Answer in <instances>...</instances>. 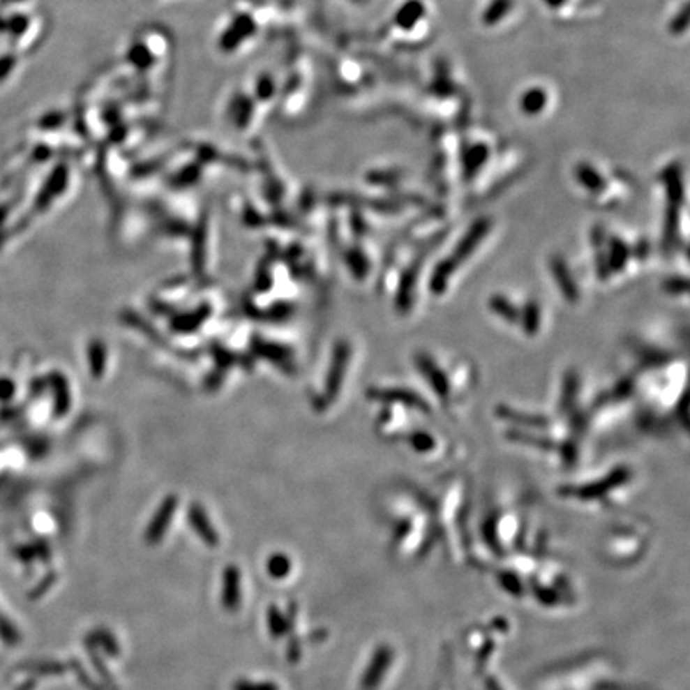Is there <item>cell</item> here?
Masks as SVG:
<instances>
[{
  "instance_id": "6da1fadb",
  "label": "cell",
  "mask_w": 690,
  "mask_h": 690,
  "mask_svg": "<svg viewBox=\"0 0 690 690\" xmlns=\"http://www.w3.org/2000/svg\"><path fill=\"white\" fill-rule=\"evenodd\" d=\"M587 270L592 285L603 290L627 286L641 275L652 261L657 245L644 235L596 224L590 230Z\"/></svg>"
},
{
  "instance_id": "7a4b0ae2",
  "label": "cell",
  "mask_w": 690,
  "mask_h": 690,
  "mask_svg": "<svg viewBox=\"0 0 690 690\" xmlns=\"http://www.w3.org/2000/svg\"><path fill=\"white\" fill-rule=\"evenodd\" d=\"M411 366L436 410L446 416H457L478 389V366L462 353L422 345L412 352Z\"/></svg>"
},
{
  "instance_id": "3957f363",
  "label": "cell",
  "mask_w": 690,
  "mask_h": 690,
  "mask_svg": "<svg viewBox=\"0 0 690 690\" xmlns=\"http://www.w3.org/2000/svg\"><path fill=\"white\" fill-rule=\"evenodd\" d=\"M495 223L490 216H479L454 237L446 235L430 257L423 278V292L430 299L443 301L470 267L481 257L493 239Z\"/></svg>"
},
{
  "instance_id": "277c9868",
  "label": "cell",
  "mask_w": 690,
  "mask_h": 690,
  "mask_svg": "<svg viewBox=\"0 0 690 690\" xmlns=\"http://www.w3.org/2000/svg\"><path fill=\"white\" fill-rule=\"evenodd\" d=\"M486 310L502 328L526 340H539L550 324L543 301L532 292L497 290L486 299Z\"/></svg>"
},
{
  "instance_id": "5b68a950",
  "label": "cell",
  "mask_w": 690,
  "mask_h": 690,
  "mask_svg": "<svg viewBox=\"0 0 690 690\" xmlns=\"http://www.w3.org/2000/svg\"><path fill=\"white\" fill-rule=\"evenodd\" d=\"M660 181L665 187V208L661 216V229L659 241L655 243L659 251L670 261L687 259V218L686 209V187L681 165H670L660 174Z\"/></svg>"
},
{
  "instance_id": "8992f818",
  "label": "cell",
  "mask_w": 690,
  "mask_h": 690,
  "mask_svg": "<svg viewBox=\"0 0 690 690\" xmlns=\"http://www.w3.org/2000/svg\"><path fill=\"white\" fill-rule=\"evenodd\" d=\"M636 478L638 472L631 463L614 462L590 477L561 486L560 494L580 504H609L617 500L622 490H628Z\"/></svg>"
},
{
  "instance_id": "52a82bcc",
  "label": "cell",
  "mask_w": 690,
  "mask_h": 690,
  "mask_svg": "<svg viewBox=\"0 0 690 690\" xmlns=\"http://www.w3.org/2000/svg\"><path fill=\"white\" fill-rule=\"evenodd\" d=\"M545 270L561 301L569 307L580 306L592 283L587 266L572 261L564 251H553L546 256Z\"/></svg>"
},
{
  "instance_id": "ba28073f",
  "label": "cell",
  "mask_w": 690,
  "mask_h": 690,
  "mask_svg": "<svg viewBox=\"0 0 690 690\" xmlns=\"http://www.w3.org/2000/svg\"><path fill=\"white\" fill-rule=\"evenodd\" d=\"M400 444L405 446L414 457L428 462L444 459L452 449L451 440L436 427L433 419L417 421L400 440Z\"/></svg>"
},
{
  "instance_id": "9c48e42d",
  "label": "cell",
  "mask_w": 690,
  "mask_h": 690,
  "mask_svg": "<svg viewBox=\"0 0 690 690\" xmlns=\"http://www.w3.org/2000/svg\"><path fill=\"white\" fill-rule=\"evenodd\" d=\"M573 181L585 190V194L593 197L596 202L607 203L610 194V186L606 176L588 162H580L573 168Z\"/></svg>"
},
{
  "instance_id": "30bf717a",
  "label": "cell",
  "mask_w": 690,
  "mask_h": 690,
  "mask_svg": "<svg viewBox=\"0 0 690 690\" xmlns=\"http://www.w3.org/2000/svg\"><path fill=\"white\" fill-rule=\"evenodd\" d=\"M689 264H684L681 269L673 270V272L666 273L665 278L661 280V292L665 296L671 297L675 301H684V303L687 306L689 302V273H687Z\"/></svg>"
},
{
  "instance_id": "8fae6325",
  "label": "cell",
  "mask_w": 690,
  "mask_h": 690,
  "mask_svg": "<svg viewBox=\"0 0 690 690\" xmlns=\"http://www.w3.org/2000/svg\"><path fill=\"white\" fill-rule=\"evenodd\" d=\"M489 157L488 147L483 144L473 146L470 151L465 152V156L462 158V176L465 182H472L477 174L481 171L483 165L486 163V160Z\"/></svg>"
},
{
  "instance_id": "7c38bea8",
  "label": "cell",
  "mask_w": 690,
  "mask_h": 690,
  "mask_svg": "<svg viewBox=\"0 0 690 690\" xmlns=\"http://www.w3.org/2000/svg\"><path fill=\"white\" fill-rule=\"evenodd\" d=\"M425 16V5L422 0H407L395 15V23L405 31H411Z\"/></svg>"
},
{
  "instance_id": "4fadbf2b",
  "label": "cell",
  "mask_w": 690,
  "mask_h": 690,
  "mask_svg": "<svg viewBox=\"0 0 690 690\" xmlns=\"http://www.w3.org/2000/svg\"><path fill=\"white\" fill-rule=\"evenodd\" d=\"M223 603L225 609L234 610L240 604V572L237 567L230 566L224 572V592Z\"/></svg>"
},
{
  "instance_id": "5bb4252c",
  "label": "cell",
  "mask_w": 690,
  "mask_h": 690,
  "mask_svg": "<svg viewBox=\"0 0 690 690\" xmlns=\"http://www.w3.org/2000/svg\"><path fill=\"white\" fill-rule=\"evenodd\" d=\"M546 101H548V95H546L543 88L534 87L523 93L520 98V107L526 115H535L546 107Z\"/></svg>"
},
{
  "instance_id": "9a60e30c",
  "label": "cell",
  "mask_w": 690,
  "mask_h": 690,
  "mask_svg": "<svg viewBox=\"0 0 690 690\" xmlns=\"http://www.w3.org/2000/svg\"><path fill=\"white\" fill-rule=\"evenodd\" d=\"M513 5H515L513 0H490L488 7L484 8L481 21L486 26L497 24L511 12Z\"/></svg>"
},
{
  "instance_id": "2e32d148",
  "label": "cell",
  "mask_w": 690,
  "mask_h": 690,
  "mask_svg": "<svg viewBox=\"0 0 690 690\" xmlns=\"http://www.w3.org/2000/svg\"><path fill=\"white\" fill-rule=\"evenodd\" d=\"M171 513H173V509H171L170 504L165 505L163 509L158 511L157 518L152 521L151 527H149V531H147V540H149V542H151V543H157L158 540L162 539L165 529L168 527Z\"/></svg>"
},
{
  "instance_id": "e0dca14e",
  "label": "cell",
  "mask_w": 690,
  "mask_h": 690,
  "mask_svg": "<svg viewBox=\"0 0 690 690\" xmlns=\"http://www.w3.org/2000/svg\"><path fill=\"white\" fill-rule=\"evenodd\" d=\"M190 518L194 520L195 523V531L200 534V537L205 540L207 543L209 545H216L218 543V537H216V534H214V531L211 527L208 526V521H207V518L203 520V516H202V513L200 511H197L194 510V513H190Z\"/></svg>"
},
{
  "instance_id": "ac0fdd59",
  "label": "cell",
  "mask_w": 690,
  "mask_h": 690,
  "mask_svg": "<svg viewBox=\"0 0 690 690\" xmlns=\"http://www.w3.org/2000/svg\"><path fill=\"white\" fill-rule=\"evenodd\" d=\"M687 24H689V7L686 2L670 21V31L673 34H682V32H686Z\"/></svg>"
},
{
  "instance_id": "d6986e66",
  "label": "cell",
  "mask_w": 690,
  "mask_h": 690,
  "mask_svg": "<svg viewBox=\"0 0 690 690\" xmlns=\"http://www.w3.org/2000/svg\"><path fill=\"white\" fill-rule=\"evenodd\" d=\"M269 572L272 573V577H285L286 573L290 572L291 569V564H290V561L286 560V557L283 555H277V556H273L272 560L269 561Z\"/></svg>"
},
{
  "instance_id": "ffe728a7",
  "label": "cell",
  "mask_w": 690,
  "mask_h": 690,
  "mask_svg": "<svg viewBox=\"0 0 690 690\" xmlns=\"http://www.w3.org/2000/svg\"><path fill=\"white\" fill-rule=\"evenodd\" d=\"M543 3L551 10H557L561 5L566 3V0H543Z\"/></svg>"
}]
</instances>
